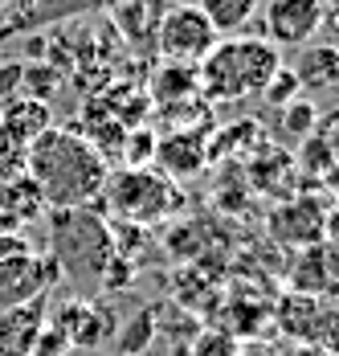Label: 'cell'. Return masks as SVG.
<instances>
[{
	"mask_svg": "<svg viewBox=\"0 0 339 356\" xmlns=\"http://www.w3.org/2000/svg\"><path fill=\"white\" fill-rule=\"evenodd\" d=\"M327 213L331 201L323 193H295L286 201H274V209L266 213V229L278 246L306 250L327 242Z\"/></svg>",
	"mask_w": 339,
	"mask_h": 356,
	"instance_id": "8992f818",
	"label": "cell"
},
{
	"mask_svg": "<svg viewBox=\"0 0 339 356\" xmlns=\"http://www.w3.org/2000/svg\"><path fill=\"white\" fill-rule=\"evenodd\" d=\"M0 13H4V0H0Z\"/></svg>",
	"mask_w": 339,
	"mask_h": 356,
	"instance_id": "1f68e13d",
	"label": "cell"
},
{
	"mask_svg": "<svg viewBox=\"0 0 339 356\" xmlns=\"http://www.w3.org/2000/svg\"><path fill=\"white\" fill-rule=\"evenodd\" d=\"M217 41L221 37L213 33V25L204 21V13L197 4H172V8H164L160 29H156V54L164 62L201 66Z\"/></svg>",
	"mask_w": 339,
	"mask_h": 356,
	"instance_id": "52a82bcc",
	"label": "cell"
},
{
	"mask_svg": "<svg viewBox=\"0 0 339 356\" xmlns=\"http://www.w3.org/2000/svg\"><path fill=\"white\" fill-rule=\"evenodd\" d=\"M66 353H69V344L45 323V332L37 336V344H33V356H66Z\"/></svg>",
	"mask_w": 339,
	"mask_h": 356,
	"instance_id": "83f0119b",
	"label": "cell"
},
{
	"mask_svg": "<svg viewBox=\"0 0 339 356\" xmlns=\"http://www.w3.org/2000/svg\"><path fill=\"white\" fill-rule=\"evenodd\" d=\"M94 8H106V0H29L33 29L58 25V21H74V17H82V13H94Z\"/></svg>",
	"mask_w": 339,
	"mask_h": 356,
	"instance_id": "ffe728a7",
	"label": "cell"
},
{
	"mask_svg": "<svg viewBox=\"0 0 339 356\" xmlns=\"http://www.w3.org/2000/svg\"><path fill=\"white\" fill-rule=\"evenodd\" d=\"M45 323L66 340L69 348H102V344L119 332L115 312H106L94 299H66V303H58V307L49 312Z\"/></svg>",
	"mask_w": 339,
	"mask_h": 356,
	"instance_id": "30bf717a",
	"label": "cell"
},
{
	"mask_svg": "<svg viewBox=\"0 0 339 356\" xmlns=\"http://www.w3.org/2000/svg\"><path fill=\"white\" fill-rule=\"evenodd\" d=\"M197 8L204 13V21L213 25L217 37H233V33H241V25L258 13V0H201Z\"/></svg>",
	"mask_w": 339,
	"mask_h": 356,
	"instance_id": "d6986e66",
	"label": "cell"
},
{
	"mask_svg": "<svg viewBox=\"0 0 339 356\" xmlns=\"http://www.w3.org/2000/svg\"><path fill=\"white\" fill-rule=\"evenodd\" d=\"M278 332L290 344H319L331 348L336 344V307L331 299H311V295H282L278 307H270Z\"/></svg>",
	"mask_w": 339,
	"mask_h": 356,
	"instance_id": "ba28073f",
	"label": "cell"
},
{
	"mask_svg": "<svg viewBox=\"0 0 339 356\" xmlns=\"http://www.w3.org/2000/svg\"><path fill=\"white\" fill-rule=\"evenodd\" d=\"M245 172H249V184H254L258 193L274 197V201H286V197L303 193L299 180H295L299 177V172H295V156L282 152V147H270V143L258 147V160H254Z\"/></svg>",
	"mask_w": 339,
	"mask_h": 356,
	"instance_id": "5bb4252c",
	"label": "cell"
},
{
	"mask_svg": "<svg viewBox=\"0 0 339 356\" xmlns=\"http://www.w3.org/2000/svg\"><path fill=\"white\" fill-rule=\"evenodd\" d=\"M172 4H201V0H172Z\"/></svg>",
	"mask_w": 339,
	"mask_h": 356,
	"instance_id": "4dcf8cb0",
	"label": "cell"
},
{
	"mask_svg": "<svg viewBox=\"0 0 339 356\" xmlns=\"http://www.w3.org/2000/svg\"><path fill=\"white\" fill-rule=\"evenodd\" d=\"M21 74H25V66H21V62L0 66V99H13V90H21Z\"/></svg>",
	"mask_w": 339,
	"mask_h": 356,
	"instance_id": "f1b7e54d",
	"label": "cell"
},
{
	"mask_svg": "<svg viewBox=\"0 0 339 356\" xmlns=\"http://www.w3.org/2000/svg\"><path fill=\"white\" fill-rule=\"evenodd\" d=\"M315 127H319V107L311 103V99H295V103H286L282 107V131L290 136V140H306V136H315Z\"/></svg>",
	"mask_w": 339,
	"mask_h": 356,
	"instance_id": "603a6c76",
	"label": "cell"
},
{
	"mask_svg": "<svg viewBox=\"0 0 339 356\" xmlns=\"http://www.w3.org/2000/svg\"><path fill=\"white\" fill-rule=\"evenodd\" d=\"M151 336H156V307H143L119 332V356H143V348L151 344Z\"/></svg>",
	"mask_w": 339,
	"mask_h": 356,
	"instance_id": "44dd1931",
	"label": "cell"
},
{
	"mask_svg": "<svg viewBox=\"0 0 339 356\" xmlns=\"http://www.w3.org/2000/svg\"><path fill=\"white\" fill-rule=\"evenodd\" d=\"M278 356H331V348H319V344H286Z\"/></svg>",
	"mask_w": 339,
	"mask_h": 356,
	"instance_id": "f546056e",
	"label": "cell"
},
{
	"mask_svg": "<svg viewBox=\"0 0 339 356\" xmlns=\"http://www.w3.org/2000/svg\"><path fill=\"white\" fill-rule=\"evenodd\" d=\"M278 66H282V49H274L266 37H221L197 66L201 99L238 103L249 95H262Z\"/></svg>",
	"mask_w": 339,
	"mask_h": 356,
	"instance_id": "7a4b0ae2",
	"label": "cell"
},
{
	"mask_svg": "<svg viewBox=\"0 0 339 356\" xmlns=\"http://www.w3.org/2000/svg\"><path fill=\"white\" fill-rule=\"evenodd\" d=\"M331 4L327 0H266L262 17H266V41L274 49H303L311 37L319 33V25L327 21Z\"/></svg>",
	"mask_w": 339,
	"mask_h": 356,
	"instance_id": "9c48e42d",
	"label": "cell"
},
{
	"mask_svg": "<svg viewBox=\"0 0 339 356\" xmlns=\"http://www.w3.org/2000/svg\"><path fill=\"white\" fill-rule=\"evenodd\" d=\"M135 283V258H123V254H115L110 258V266L102 270V283L106 291H127V286Z\"/></svg>",
	"mask_w": 339,
	"mask_h": 356,
	"instance_id": "4316f807",
	"label": "cell"
},
{
	"mask_svg": "<svg viewBox=\"0 0 339 356\" xmlns=\"http://www.w3.org/2000/svg\"><path fill=\"white\" fill-rule=\"evenodd\" d=\"M110 17H115V29L123 33V41L143 54V49H156V29H160V17H164V0H127V4H115Z\"/></svg>",
	"mask_w": 339,
	"mask_h": 356,
	"instance_id": "9a60e30c",
	"label": "cell"
},
{
	"mask_svg": "<svg viewBox=\"0 0 339 356\" xmlns=\"http://www.w3.org/2000/svg\"><path fill=\"white\" fill-rule=\"evenodd\" d=\"M21 86L29 90L25 99L45 103V95H53V90L62 86V74L53 70V66H25V74H21Z\"/></svg>",
	"mask_w": 339,
	"mask_h": 356,
	"instance_id": "cb8c5ba5",
	"label": "cell"
},
{
	"mask_svg": "<svg viewBox=\"0 0 339 356\" xmlns=\"http://www.w3.org/2000/svg\"><path fill=\"white\" fill-rule=\"evenodd\" d=\"M45 127H53V115H49L45 103H37V99H8V103L0 107V131L13 136L17 143H25V147H29Z\"/></svg>",
	"mask_w": 339,
	"mask_h": 356,
	"instance_id": "ac0fdd59",
	"label": "cell"
},
{
	"mask_svg": "<svg viewBox=\"0 0 339 356\" xmlns=\"http://www.w3.org/2000/svg\"><path fill=\"white\" fill-rule=\"evenodd\" d=\"M286 275H290V291L295 295L331 299V291H336V250H331V242L295 250V262H290Z\"/></svg>",
	"mask_w": 339,
	"mask_h": 356,
	"instance_id": "7c38bea8",
	"label": "cell"
},
{
	"mask_svg": "<svg viewBox=\"0 0 339 356\" xmlns=\"http://www.w3.org/2000/svg\"><path fill=\"white\" fill-rule=\"evenodd\" d=\"M188 356H241V348L229 332H201V336L192 340Z\"/></svg>",
	"mask_w": 339,
	"mask_h": 356,
	"instance_id": "d4e9b609",
	"label": "cell"
},
{
	"mask_svg": "<svg viewBox=\"0 0 339 356\" xmlns=\"http://www.w3.org/2000/svg\"><path fill=\"white\" fill-rule=\"evenodd\" d=\"M201 99V78H197V66H184V62H164L160 70L151 74V95L147 103L164 111H176L184 103Z\"/></svg>",
	"mask_w": 339,
	"mask_h": 356,
	"instance_id": "e0dca14e",
	"label": "cell"
},
{
	"mask_svg": "<svg viewBox=\"0 0 339 356\" xmlns=\"http://www.w3.org/2000/svg\"><path fill=\"white\" fill-rule=\"evenodd\" d=\"M41 221L49 229V258L58 262L62 279L78 286H99L102 270L115 258L110 221L99 209H49Z\"/></svg>",
	"mask_w": 339,
	"mask_h": 356,
	"instance_id": "3957f363",
	"label": "cell"
},
{
	"mask_svg": "<svg viewBox=\"0 0 339 356\" xmlns=\"http://www.w3.org/2000/svg\"><path fill=\"white\" fill-rule=\"evenodd\" d=\"M290 74H295L299 90H306V99L311 95H327L339 78V49L336 45H303Z\"/></svg>",
	"mask_w": 339,
	"mask_h": 356,
	"instance_id": "2e32d148",
	"label": "cell"
},
{
	"mask_svg": "<svg viewBox=\"0 0 339 356\" xmlns=\"http://www.w3.org/2000/svg\"><path fill=\"white\" fill-rule=\"evenodd\" d=\"M160 177L176 180H192L208 168V136L204 127H176L168 136L156 140V164H151Z\"/></svg>",
	"mask_w": 339,
	"mask_h": 356,
	"instance_id": "8fae6325",
	"label": "cell"
},
{
	"mask_svg": "<svg viewBox=\"0 0 339 356\" xmlns=\"http://www.w3.org/2000/svg\"><path fill=\"white\" fill-rule=\"evenodd\" d=\"M102 205L119 217V221L143 229V225H156V221L172 217L184 205V197H180L176 184H172L168 177H160L156 168H119V172H110L106 184H102L99 209Z\"/></svg>",
	"mask_w": 339,
	"mask_h": 356,
	"instance_id": "277c9868",
	"label": "cell"
},
{
	"mask_svg": "<svg viewBox=\"0 0 339 356\" xmlns=\"http://www.w3.org/2000/svg\"><path fill=\"white\" fill-rule=\"evenodd\" d=\"M266 103H274V107H286V103H295L303 90H299V82H295V74H290V66H278L274 70V78L266 82Z\"/></svg>",
	"mask_w": 339,
	"mask_h": 356,
	"instance_id": "484cf974",
	"label": "cell"
},
{
	"mask_svg": "<svg viewBox=\"0 0 339 356\" xmlns=\"http://www.w3.org/2000/svg\"><path fill=\"white\" fill-rule=\"evenodd\" d=\"M45 320H49V303L45 299L0 312V356H33V344L45 332Z\"/></svg>",
	"mask_w": 339,
	"mask_h": 356,
	"instance_id": "4fadbf2b",
	"label": "cell"
},
{
	"mask_svg": "<svg viewBox=\"0 0 339 356\" xmlns=\"http://www.w3.org/2000/svg\"><path fill=\"white\" fill-rule=\"evenodd\" d=\"M25 177L37 184L45 209H99L110 164L78 131L45 127L25 147Z\"/></svg>",
	"mask_w": 339,
	"mask_h": 356,
	"instance_id": "6da1fadb",
	"label": "cell"
},
{
	"mask_svg": "<svg viewBox=\"0 0 339 356\" xmlns=\"http://www.w3.org/2000/svg\"><path fill=\"white\" fill-rule=\"evenodd\" d=\"M58 279V262L49 254H37L25 234H0V312L45 299Z\"/></svg>",
	"mask_w": 339,
	"mask_h": 356,
	"instance_id": "5b68a950",
	"label": "cell"
},
{
	"mask_svg": "<svg viewBox=\"0 0 339 356\" xmlns=\"http://www.w3.org/2000/svg\"><path fill=\"white\" fill-rule=\"evenodd\" d=\"M156 131L151 127H135V131H127V140H123V152H119V160H123V168H151L156 164Z\"/></svg>",
	"mask_w": 339,
	"mask_h": 356,
	"instance_id": "7402d4cb",
	"label": "cell"
}]
</instances>
